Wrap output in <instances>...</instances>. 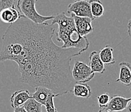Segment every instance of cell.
<instances>
[{"mask_svg": "<svg viewBox=\"0 0 131 112\" xmlns=\"http://www.w3.org/2000/svg\"><path fill=\"white\" fill-rule=\"evenodd\" d=\"M55 30L51 24L35 23L21 15L2 36L0 63L16 62L21 83L34 88L45 87L62 95L71 92L76 83L71 62L82 53L75 48L63 49L55 44Z\"/></svg>", "mask_w": 131, "mask_h": 112, "instance_id": "6da1fadb", "label": "cell"}, {"mask_svg": "<svg viewBox=\"0 0 131 112\" xmlns=\"http://www.w3.org/2000/svg\"><path fill=\"white\" fill-rule=\"evenodd\" d=\"M58 25L56 32V39L63 42V49L75 48L80 51L85 52L89 48V42L86 36H82L75 27V23L72 15L66 16L65 12H61L54 16L51 25Z\"/></svg>", "mask_w": 131, "mask_h": 112, "instance_id": "7a4b0ae2", "label": "cell"}, {"mask_svg": "<svg viewBox=\"0 0 131 112\" xmlns=\"http://www.w3.org/2000/svg\"><path fill=\"white\" fill-rule=\"evenodd\" d=\"M37 0H18L17 7L20 14L33 22L42 24L47 21H52L54 16H42L39 14L36 9Z\"/></svg>", "mask_w": 131, "mask_h": 112, "instance_id": "3957f363", "label": "cell"}, {"mask_svg": "<svg viewBox=\"0 0 131 112\" xmlns=\"http://www.w3.org/2000/svg\"><path fill=\"white\" fill-rule=\"evenodd\" d=\"M72 76L76 83H87L93 78L95 73L85 62L76 60L72 69Z\"/></svg>", "mask_w": 131, "mask_h": 112, "instance_id": "277c9868", "label": "cell"}, {"mask_svg": "<svg viewBox=\"0 0 131 112\" xmlns=\"http://www.w3.org/2000/svg\"><path fill=\"white\" fill-rule=\"evenodd\" d=\"M67 13L79 17L89 18L93 21L95 19L91 12L89 1L87 0H75L70 3L68 6Z\"/></svg>", "mask_w": 131, "mask_h": 112, "instance_id": "5b68a950", "label": "cell"}, {"mask_svg": "<svg viewBox=\"0 0 131 112\" xmlns=\"http://www.w3.org/2000/svg\"><path fill=\"white\" fill-rule=\"evenodd\" d=\"M72 15L75 23V27L77 31L82 36H85L93 31L91 22L93 20L91 18L86 17H79V16Z\"/></svg>", "mask_w": 131, "mask_h": 112, "instance_id": "8992f818", "label": "cell"}, {"mask_svg": "<svg viewBox=\"0 0 131 112\" xmlns=\"http://www.w3.org/2000/svg\"><path fill=\"white\" fill-rule=\"evenodd\" d=\"M130 101H131V97L127 99L119 95H114L110 97V100L104 109L111 112L121 111L127 108Z\"/></svg>", "mask_w": 131, "mask_h": 112, "instance_id": "52a82bcc", "label": "cell"}, {"mask_svg": "<svg viewBox=\"0 0 131 112\" xmlns=\"http://www.w3.org/2000/svg\"><path fill=\"white\" fill-rule=\"evenodd\" d=\"M35 89V92L32 94V98L41 104L42 106H45L46 101L51 97H58L61 95L60 94L55 93L52 89L45 87H36Z\"/></svg>", "mask_w": 131, "mask_h": 112, "instance_id": "ba28073f", "label": "cell"}, {"mask_svg": "<svg viewBox=\"0 0 131 112\" xmlns=\"http://www.w3.org/2000/svg\"><path fill=\"white\" fill-rule=\"evenodd\" d=\"M32 97V94L27 90H18L14 92L10 97L11 106L14 109L23 106L25 102Z\"/></svg>", "mask_w": 131, "mask_h": 112, "instance_id": "9c48e42d", "label": "cell"}, {"mask_svg": "<svg viewBox=\"0 0 131 112\" xmlns=\"http://www.w3.org/2000/svg\"><path fill=\"white\" fill-rule=\"evenodd\" d=\"M119 75L115 82H121L126 86L131 85V65L126 62H122L119 64Z\"/></svg>", "mask_w": 131, "mask_h": 112, "instance_id": "30bf717a", "label": "cell"}, {"mask_svg": "<svg viewBox=\"0 0 131 112\" xmlns=\"http://www.w3.org/2000/svg\"><path fill=\"white\" fill-rule=\"evenodd\" d=\"M89 67L93 72L102 74L105 71V64L101 60L99 51L91 52L89 55Z\"/></svg>", "mask_w": 131, "mask_h": 112, "instance_id": "8fae6325", "label": "cell"}, {"mask_svg": "<svg viewBox=\"0 0 131 112\" xmlns=\"http://www.w3.org/2000/svg\"><path fill=\"white\" fill-rule=\"evenodd\" d=\"M20 12L15 7L7 8L0 12V20L5 23H15L21 16Z\"/></svg>", "mask_w": 131, "mask_h": 112, "instance_id": "7c38bea8", "label": "cell"}, {"mask_svg": "<svg viewBox=\"0 0 131 112\" xmlns=\"http://www.w3.org/2000/svg\"><path fill=\"white\" fill-rule=\"evenodd\" d=\"M71 92L75 97L89 99L92 95V89L87 83H76Z\"/></svg>", "mask_w": 131, "mask_h": 112, "instance_id": "4fadbf2b", "label": "cell"}, {"mask_svg": "<svg viewBox=\"0 0 131 112\" xmlns=\"http://www.w3.org/2000/svg\"><path fill=\"white\" fill-rule=\"evenodd\" d=\"M113 52L114 49L112 47L108 45L99 51L101 60L105 65H112L115 63Z\"/></svg>", "mask_w": 131, "mask_h": 112, "instance_id": "5bb4252c", "label": "cell"}, {"mask_svg": "<svg viewBox=\"0 0 131 112\" xmlns=\"http://www.w3.org/2000/svg\"><path fill=\"white\" fill-rule=\"evenodd\" d=\"M89 3L90 5L91 12L95 18H98L104 16V6L100 0H89Z\"/></svg>", "mask_w": 131, "mask_h": 112, "instance_id": "9a60e30c", "label": "cell"}, {"mask_svg": "<svg viewBox=\"0 0 131 112\" xmlns=\"http://www.w3.org/2000/svg\"><path fill=\"white\" fill-rule=\"evenodd\" d=\"M42 106L41 104L32 97L27 100L23 105V107L27 112H42Z\"/></svg>", "mask_w": 131, "mask_h": 112, "instance_id": "2e32d148", "label": "cell"}, {"mask_svg": "<svg viewBox=\"0 0 131 112\" xmlns=\"http://www.w3.org/2000/svg\"><path fill=\"white\" fill-rule=\"evenodd\" d=\"M96 99H97V102H98L100 109H102V108H105L108 105L110 100V96L107 93H104L97 97Z\"/></svg>", "mask_w": 131, "mask_h": 112, "instance_id": "e0dca14e", "label": "cell"}, {"mask_svg": "<svg viewBox=\"0 0 131 112\" xmlns=\"http://www.w3.org/2000/svg\"><path fill=\"white\" fill-rule=\"evenodd\" d=\"M16 0H0V12L7 8L15 7Z\"/></svg>", "mask_w": 131, "mask_h": 112, "instance_id": "ac0fdd59", "label": "cell"}, {"mask_svg": "<svg viewBox=\"0 0 131 112\" xmlns=\"http://www.w3.org/2000/svg\"><path fill=\"white\" fill-rule=\"evenodd\" d=\"M13 112H27L26 109H24L23 106H20L18 108H16L14 109V111Z\"/></svg>", "mask_w": 131, "mask_h": 112, "instance_id": "d6986e66", "label": "cell"}, {"mask_svg": "<svg viewBox=\"0 0 131 112\" xmlns=\"http://www.w3.org/2000/svg\"><path fill=\"white\" fill-rule=\"evenodd\" d=\"M127 32H128V36L131 38V19L128 21V25H127Z\"/></svg>", "mask_w": 131, "mask_h": 112, "instance_id": "ffe728a7", "label": "cell"}, {"mask_svg": "<svg viewBox=\"0 0 131 112\" xmlns=\"http://www.w3.org/2000/svg\"><path fill=\"white\" fill-rule=\"evenodd\" d=\"M126 109H127V112H131V101H130L128 102Z\"/></svg>", "mask_w": 131, "mask_h": 112, "instance_id": "44dd1931", "label": "cell"}, {"mask_svg": "<svg viewBox=\"0 0 131 112\" xmlns=\"http://www.w3.org/2000/svg\"><path fill=\"white\" fill-rule=\"evenodd\" d=\"M98 112H111V111H110L109 110H108V109H106L102 108V109H100L99 111Z\"/></svg>", "mask_w": 131, "mask_h": 112, "instance_id": "7402d4cb", "label": "cell"}]
</instances>
